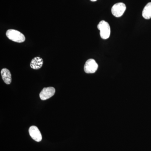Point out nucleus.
I'll list each match as a JSON object with an SVG mask.
<instances>
[{
	"mask_svg": "<svg viewBox=\"0 0 151 151\" xmlns=\"http://www.w3.org/2000/svg\"><path fill=\"white\" fill-rule=\"evenodd\" d=\"M142 16L146 19H149L151 18V2L148 3L142 12Z\"/></svg>",
	"mask_w": 151,
	"mask_h": 151,
	"instance_id": "9",
	"label": "nucleus"
},
{
	"mask_svg": "<svg viewBox=\"0 0 151 151\" xmlns=\"http://www.w3.org/2000/svg\"><path fill=\"white\" fill-rule=\"evenodd\" d=\"M43 63L42 58L40 57H36L32 60L30 63V67L33 69L37 70L42 67Z\"/></svg>",
	"mask_w": 151,
	"mask_h": 151,
	"instance_id": "8",
	"label": "nucleus"
},
{
	"mask_svg": "<svg viewBox=\"0 0 151 151\" xmlns=\"http://www.w3.org/2000/svg\"><path fill=\"white\" fill-rule=\"evenodd\" d=\"M127 7L123 3H118L112 7L111 12L113 16L116 17H122L126 11Z\"/></svg>",
	"mask_w": 151,
	"mask_h": 151,
	"instance_id": "3",
	"label": "nucleus"
},
{
	"mask_svg": "<svg viewBox=\"0 0 151 151\" xmlns=\"http://www.w3.org/2000/svg\"><path fill=\"white\" fill-rule=\"evenodd\" d=\"M90 1H92L94 2L97 1V0H90Z\"/></svg>",
	"mask_w": 151,
	"mask_h": 151,
	"instance_id": "10",
	"label": "nucleus"
},
{
	"mask_svg": "<svg viewBox=\"0 0 151 151\" xmlns=\"http://www.w3.org/2000/svg\"><path fill=\"white\" fill-rule=\"evenodd\" d=\"M29 132L30 137L35 141L40 142L42 139V136L40 131L36 126H33L30 127Z\"/></svg>",
	"mask_w": 151,
	"mask_h": 151,
	"instance_id": "6",
	"label": "nucleus"
},
{
	"mask_svg": "<svg viewBox=\"0 0 151 151\" xmlns=\"http://www.w3.org/2000/svg\"><path fill=\"white\" fill-rule=\"evenodd\" d=\"M98 67V64L94 59H88L84 65V71L87 73H94L97 71Z\"/></svg>",
	"mask_w": 151,
	"mask_h": 151,
	"instance_id": "4",
	"label": "nucleus"
},
{
	"mask_svg": "<svg viewBox=\"0 0 151 151\" xmlns=\"http://www.w3.org/2000/svg\"><path fill=\"white\" fill-rule=\"evenodd\" d=\"M6 35L9 39L18 43H21L25 40V37L24 35L17 30L12 29L8 30L6 32Z\"/></svg>",
	"mask_w": 151,
	"mask_h": 151,
	"instance_id": "1",
	"label": "nucleus"
},
{
	"mask_svg": "<svg viewBox=\"0 0 151 151\" xmlns=\"http://www.w3.org/2000/svg\"><path fill=\"white\" fill-rule=\"evenodd\" d=\"M97 28L100 31V35L103 39H107L111 35V27L110 25L105 21L103 20L99 22Z\"/></svg>",
	"mask_w": 151,
	"mask_h": 151,
	"instance_id": "2",
	"label": "nucleus"
},
{
	"mask_svg": "<svg viewBox=\"0 0 151 151\" xmlns=\"http://www.w3.org/2000/svg\"><path fill=\"white\" fill-rule=\"evenodd\" d=\"M55 92V90L54 87H45L41 92L40 94V97L41 100H47L53 96Z\"/></svg>",
	"mask_w": 151,
	"mask_h": 151,
	"instance_id": "5",
	"label": "nucleus"
},
{
	"mask_svg": "<svg viewBox=\"0 0 151 151\" xmlns=\"http://www.w3.org/2000/svg\"><path fill=\"white\" fill-rule=\"evenodd\" d=\"M1 75L4 82L7 84H10L12 82V75L10 72L7 68H3L1 70Z\"/></svg>",
	"mask_w": 151,
	"mask_h": 151,
	"instance_id": "7",
	"label": "nucleus"
}]
</instances>
